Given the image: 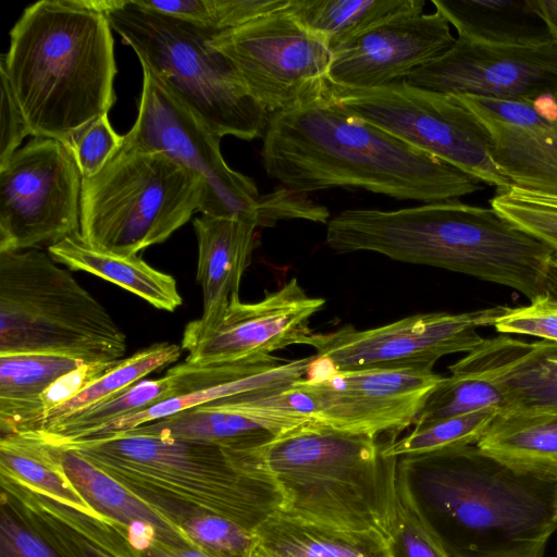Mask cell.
I'll list each match as a JSON object with an SVG mask.
<instances>
[{
    "label": "cell",
    "mask_w": 557,
    "mask_h": 557,
    "mask_svg": "<svg viewBox=\"0 0 557 557\" xmlns=\"http://www.w3.org/2000/svg\"><path fill=\"white\" fill-rule=\"evenodd\" d=\"M261 157L269 177L307 195L361 188L432 203L484 189L475 177L348 113L326 95L272 114Z\"/></svg>",
    "instance_id": "cell-1"
},
{
    "label": "cell",
    "mask_w": 557,
    "mask_h": 557,
    "mask_svg": "<svg viewBox=\"0 0 557 557\" xmlns=\"http://www.w3.org/2000/svg\"><path fill=\"white\" fill-rule=\"evenodd\" d=\"M443 376L433 369L384 368L302 379L312 423L362 434H395L414 423Z\"/></svg>",
    "instance_id": "cell-16"
},
{
    "label": "cell",
    "mask_w": 557,
    "mask_h": 557,
    "mask_svg": "<svg viewBox=\"0 0 557 557\" xmlns=\"http://www.w3.org/2000/svg\"><path fill=\"white\" fill-rule=\"evenodd\" d=\"M325 95L348 113L496 187V191L512 186L491 157L486 129L457 95L418 88L405 79L373 89L327 83Z\"/></svg>",
    "instance_id": "cell-10"
},
{
    "label": "cell",
    "mask_w": 557,
    "mask_h": 557,
    "mask_svg": "<svg viewBox=\"0 0 557 557\" xmlns=\"http://www.w3.org/2000/svg\"><path fill=\"white\" fill-rule=\"evenodd\" d=\"M490 203L504 219L557 252V207L533 200L515 186L498 190Z\"/></svg>",
    "instance_id": "cell-39"
},
{
    "label": "cell",
    "mask_w": 557,
    "mask_h": 557,
    "mask_svg": "<svg viewBox=\"0 0 557 557\" xmlns=\"http://www.w3.org/2000/svg\"><path fill=\"white\" fill-rule=\"evenodd\" d=\"M546 341L536 342L508 382L506 405L499 412H557V366L544 357Z\"/></svg>",
    "instance_id": "cell-37"
},
{
    "label": "cell",
    "mask_w": 557,
    "mask_h": 557,
    "mask_svg": "<svg viewBox=\"0 0 557 557\" xmlns=\"http://www.w3.org/2000/svg\"><path fill=\"white\" fill-rule=\"evenodd\" d=\"M188 393V377L176 364L170 368L163 377L141 380L96 405L71 414L45 431L25 434L52 445L77 441L106 423Z\"/></svg>",
    "instance_id": "cell-31"
},
{
    "label": "cell",
    "mask_w": 557,
    "mask_h": 557,
    "mask_svg": "<svg viewBox=\"0 0 557 557\" xmlns=\"http://www.w3.org/2000/svg\"><path fill=\"white\" fill-rule=\"evenodd\" d=\"M424 0H289L286 10L332 49L373 25L399 15L424 13Z\"/></svg>",
    "instance_id": "cell-32"
},
{
    "label": "cell",
    "mask_w": 557,
    "mask_h": 557,
    "mask_svg": "<svg viewBox=\"0 0 557 557\" xmlns=\"http://www.w3.org/2000/svg\"><path fill=\"white\" fill-rule=\"evenodd\" d=\"M203 178L162 152L123 148L83 178L82 237L92 247L133 256L166 240L201 211Z\"/></svg>",
    "instance_id": "cell-9"
},
{
    "label": "cell",
    "mask_w": 557,
    "mask_h": 557,
    "mask_svg": "<svg viewBox=\"0 0 557 557\" xmlns=\"http://www.w3.org/2000/svg\"><path fill=\"white\" fill-rule=\"evenodd\" d=\"M85 364L51 354L0 355L1 436L26 432L40 396L64 374Z\"/></svg>",
    "instance_id": "cell-29"
},
{
    "label": "cell",
    "mask_w": 557,
    "mask_h": 557,
    "mask_svg": "<svg viewBox=\"0 0 557 557\" xmlns=\"http://www.w3.org/2000/svg\"><path fill=\"white\" fill-rule=\"evenodd\" d=\"M0 473L49 496L92 510L64 474L55 446L36 436L14 434L0 437Z\"/></svg>",
    "instance_id": "cell-34"
},
{
    "label": "cell",
    "mask_w": 557,
    "mask_h": 557,
    "mask_svg": "<svg viewBox=\"0 0 557 557\" xmlns=\"http://www.w3.org/2000/svg\"><path fill=\"white\" fill-rule=\"evenodd\" d=\"M494 327L502 334L528 335L557 344V297L543 295L530 305L508 307Z\"/></svg>",
    "instance_id": "cell-41"
},
{
    "label": "cell",
    "mask_w": 557,
    "mask_h": 557,
    "mask_svg": "<svg viewBox=\"0 0 557 557\" xmlns=\"http://www.w3.org/2000/svg\"><path fill=\"white\" fill-rule=\"evenodd\" d=\"M557 296V295H556ZM544 357L557 366V344L546 342L545 348H544Z\"/></svg>",
    "instance_id": "cell-51"
},
{
    "label": "cell",
    "mask_w": 557,
    "mask_h": 557,
    "mask_svg": "<svg viewBox=\"0 0 557 557\" xmlns=\"http://www.w3.org/2000/svg\"><path fill=\"white\" fill-rule=\"evenodd\" d=\"M314 358L315 355L283 361L278 366L268 370L170 398L143 411L106 423L88 432L77 441L97 440L121 434L148 422L223 398L238 395H267L282 392L292 386L295 382L307 376Z\"/></svg>",
    "instance_id": "cell-28"
},
{
    "label": "cell",
    "mask_w": 557,
    "mask_h": 557,
    "mask_svg": "<svg viewBox=\"0 0 557 557\" xmlns=\"http://www.w3.org/2000/svg\"><path fill=\"white\" fill-rule=\"evenodd\" d=\"M197 244V282L202 288V314L225 308L239 296V285L256 245L257 225L231 216L202 214L193 221Z\"/></svg>",
    "instance_id": "cell-21"
},
{
    "label": "cell",
    "mask_w": 557,
    "mask_h": 557,
    "mask_svg": "<svg viewBox=\"0 0 557 557\" xmlns=\"http://www.w3.org/2000/svg\"><path fill=\"white\" fill-rule=\"evenodd\" d=\"M141 557H210L198 548L176 547L153 539L135 547Z\"/></svg>",
    "instance_id": "cell-47"
},
{
    "label": "cell",
    "mask_w": 557,
    "mask_h": 557,
    "mask_svg": "<svg viewBox=\"0 0 557 557\" xmlns=\"http://www.w3.org/2000/svg\"><path fill=\"white\" fill-rule=\"evenodd\" d=\"M121 361L85 364L57 380L40 396L36 406L34 418L28 429L23 434L37 431L44 417L51 409L69 400L87 385L113 369Z\"/></svg>",
    "instance_id": "cell-43"
},
{
    "label": "cell",
    "mask_w": 557,
    "mask_h": 557,
    "mask_svg": "<svg viewBox=\"0 0 557 557\" xmlns=\"http://www.w3.org/2000/svg\"><path fill=\"white\" fill-rule=\"evenodd\" d=\"M498 413V408L486 407L413 426L406 436L392 441L385 448V455L399 458L475 445Z\"/></svg>",
    "instance_id": "cell-36"
},
{
    "label": "cell",
    "mask_w": 557,
    "mask_h": 557,
    "mask_svg": "<svg viewBox=\"0 0 557 557\" xmlns=\"http://www.w3.org/2000/svg\"><path fill=\"white\" fill-rule=\"evenodd\" d=\"M534 110L549 122L557 121V96L544 94L532 100Z\"/></svg>",
    "instance_id": "cell-49"
},
{
    "label": "cell",
    "mask_w": 557,
    "mask_h": 557,
    "mask_svg": "<svg viewBox=\"0 0 557 557\" xmlns=\"http://www.w3.org/2000/svg\"><path fill=\"white\" fill-rule=\"evenodd\" d=\"M141 9L186 22L214 26L213 0H134Z\"/></svg>",
    "instance_id": "cell-46"
},
{
    "label": "cell",
    "mask_w": 557,
    "mask_h": 557,
    "mask_svg": "<svg viewBox=\"0 0 557 557\" xmlns=\"http://www.w3.org/2000/svg\"><path fill=\"white\" fill-rule=\"evenodd\" d=\"M83 177L66 146L34 137L0 164V252L47 249L81 230Z\"/></svg>",
    "instance_id": "cell-12"
},
{
    "label": "cell",
    "mask_w": 557,
    "mask_h": 557,
    "mask_svg": "<svg viewBox=\"0 0 557 557\" xmlns=\"http://www.w3.org/2000/svg\"><path fill=\"white\" fill-rule=\"evenodd\" d=\"M396 474L448 557H543L557 530V483L475 445L399 457Z\"/></svg>",
    "instance_id": "cell-3"
},
{
    "label": "cell",
    "mask_w": 557,
    "mask_h": 557,
    "mask_svg": "<svg viewBox=\"0 0 557 557\" xmlns=\"http://www.w3.org/2000/svg\"><path fill=\"white\" fill-rule=\"evenodd\" d=\"M325 244L337 253L372 251L406 263L510 287L531 301L553 295L557 252L494 209L458 199L393 211L348 209L330 219Z\"/></svg>",
    "instance_id": "cell-2"
},
{
    "label": "cell",
    "mask_w": 557,
    "mask_h": 557,
    "mask_svg": "<svg viewBox=\"0 0 557 557\" xmlns=\"http://www.w3.org/2000/svg\"><path fill=\"white\" fill-rule=\"evenodd\" d=\"M530 2L544 22L552 40L557 44V0H530Z\"/></svg>",
    "instance_id": "cell-48"
},
{
    "label": "cell",
    "mask_w": 557,
    "mask_h": 557,
    "mask_svg": "<svg viewBox=\"0 0 557 557\" xmlns=\"http://www.w3.org/2000/svg\"><path fill=\"white\" fill-rule=\"evenodd\" d=\"M405 81L451 95L524 100L544 94L557 96V44L499 46L457 37L448 51Z\"/></svg>",
    "instance_id": "cell-17"
},
{
    "label": "cell",
    "mask_w": 557,
    "mask_h": 557,
    "mask_svg": "<svg viewBox=\"0 0 557 557\" xmlns=\"http://www.w3.org/2000/svg\"><path fill=\"white\" fill-rule=\"evenodd\" d=\"M396 436L306 423L257 451L280 488L282 513L388 539L398 458L385 448Z\"/></svg>",
    "instance_id": "cell-5"
},
{
    "label": "cell",
    "mask_w": 557,
    "mask_h": 557,
    "mask_svg": "<svg viewBox=\"0 0 557 557\" xmlns=\"http://www.w3.org/2000/svg\"><path fill=\"white\" fill-rule=\"evenodd\" d=\"M325 304L311 297L292 278L257 302L239 296L218 312L201 314L187 323L182 349L184 362L194 366L264 359L292 345H308L313 331L311 317Z\"/></svg>",
    "instance_id": "cell-15"
},
{
    "label": "cell",
    "mask_w": 557,
    "mask_h": 557,
    "mask_svg": "<svg viewBox=\"0 0 557 557\" xmlns=\"http://www.w3.org/2000/svg\"><path fill=\"white\" fill-rule=\"evenodd\" d=\"M48 253L70 270L85 271L119 285L157 309L174 312L183 304L173 276L150 267L137 255L92 247L79 232L50 246Z\"/></svg>",
    "instance_id": "cell-25"
},
{
    "label": "cell",
    "mask_w": 557,
    "mask_h": 557,
    "mask_svg": "<svg viewBox=\"0 0 557 557\" xmlns=\"http://www.w3.org/2000/svg\"><path fill=\"white\" fill-rule=\"evenodd\" d=\"M70 150L83 178L97 175L122 149L124 136L112 128L103 114L63 143Z\"/></svg>",
    "instance_id": "cell-40"
},
{
    "label": "cell",
    "mask_w": 557,
    "mask_h": 557,
    "mask_svg": "<svg viewBox=\"0 0 557 557\" xmlns=\"http://www.w3.org/2000/svg\"><path fill=\"white\" fill-rule=\"evenodd\" d=\"M122 41L181 102L220 137H263L269 112L252 97L212 40L221 32L114 0L106 14Z\"/></svg>",
    "instance_id": "cell-7"
},
{
    "label": "cell",
    "mask_w": 557,
    "mask_h": 557,
    "mask_svg": "<svg viewBox=\"0 0 557 557\" xmlns=\"http://www.w3.org/2000/svg\"><path fill=\"white\" fill-rule=\"evenodd\" d=\"M1 77V137L0 164L4 163L18 148L22 140L32 135L28 124L16 103L5 76Z\"/></svg>",
    "instance_id": "cell-45"
},
{
    "label": "cell",
    "mask_w": 557,
    "mask_h": 557,
    "mask_svg": "<svg viewBox=\"0 0 557 557\" xmlns=\"http://www.w3.org/2000/svg\"><path fill=\"white\" fill-rule=\"evenodd\" d=\"M0 557H78L28 485L0 473Z\"/></svg>",
    "instance_id": "cell-30"
},
{
    "label": "cell",
    "mask_w": 557,
    "mask_h": 557,
    "mask_svg": "<svg viewBox=\"0 0 557 557\" xmlns=\"http://www.w3.org/2000/svg\"><path fill=\"white\" fill-rule=\"evenodd\" d=\"M55 448L63 472L76 492L95 512L117 522L132 544L158 539L171 546L197 548L181 529L117 480L77 451L60 446Z\"/></svg>",
    "instance_id": "cell-20"
},
{
    "label": "cell",
    "mask_w": 557,
    "mask_h": 557,
    "mask_svg": "<svg viewBox=\"0 0 557 557\" xmlns=\"http://www.w3.org/2000/svg\"><path fill=\"white\" fill-rule=\"evenodd\" d=\"M458 37L486 45L530 46L553 41L530 0H432Z\"/></svg>",
    "instance_id": "cell-26"
},
{
    "label": "cell",
    "mask_w": 557,
    "mask_h": 557,
    "mask_svg": "<svg viewBox=\"0 0 557 557\" xmlns=\"http://www.w3.org/2000/svg\"><path fill=\"white\" fill-rule=\"evenodd\" d=\"M250 557H391L377 531L332 528L275 512L253 531Z\"/></svg>",
    "instance_id": "cell-23"
},
{
    "label": "cell",
    "mask_w": 557,
    "mask_h": 557,
    "mask_svg": "<svg viewBox=\"0 0 557 557\" xmlns=\"http://www.w3.org/2000/svg\"><path fill=\"white\" fill-rule=\"evenodd\" d=\"M289 0H213L214 27L221 33L236 29L280 11Z\"/></svg>",
    "instance_id": "cell-44"
},
{
    "label": "cell",
    "mask_w": 557,
    "mask_h": 557,
    "mask_svg": "<svg viewBox=\"0 0 557 557\" xmlns=\"http://www.w3.org/2000/svg\"><path fill=\"white\" fill-rule=\"evenodd\" d=\"M111 24L92 0H40L10 32L0 73L30 133L64 143L115 102Z\"/></svg>",
    "instance_id": "cell-4"
},
{
    "label": "cell",
    "mask_w": 557,
    "mask_h": 557,
    "mask_svg": "<svg viewBox=\"0 0 557 557\" xmlns=\"http://www.w3.org/2000/svg\"><path fill=\"white\" fill-rule=\"evenodd\" d=\"M536 342L499 335L484 341L449 366L450 374L431 393L414 426L472 412L486 407L504 408L508 382L528 358Z\"/></svg>",
    "instance_id": "cell-19"
},
{
    "label": "cell",
    "mask_w": 557,
    "mask_h": 557,
    "mask_svg": "<svg viewBox=\"0 0 557 557\" xmlns=\"http://www.w3.org/2000/svg\"><path fill=\"white\" fill-rule=\"evenodd\" d=\"M471 111L490 136L493 161L512 186L557 197V121L536 112L527 125L516 126Z\"/></svg>",
    "instance_id": "cell-22"
},
{
    "label": "cell",
    "mask_w": 557,
    "mask_h": 557,
    "mask_svg": "<svg viewBox=\"0 0 557 557\" xmlns=\"http://www.w3.org/2000/svg\"><path fill=\"white\" fill-rule=\"evenodd\" d=\"M29 488L58 533L78 557H141L117 522Z\"/></svg>",
    "instance_id": "cell-33"
},
{
    "label": "cell",
    "mask_w": 557,
    "mask_h": 557,
    "mask_svg": "<svg viewBox=\"0 0 557 557\" xmlns=\"http://www.w3.org/2000/svg\"><path fill=\"white\" fill-rule=\"evenodd\" d=\"M507 306L450 313L429 312L368 330L344 325L313 333L308 346L332 372L384 368L433 369L447 355L469 352L483 341L479 329L494 326Z\"/></svg>",
    "instance_id": "cell-14"
},
{
    "label": "cell",
    "mask_w": 557,
    "mask_h": 557,
    "mask_svg": "<svg viewBox=\"0 0 557 557\" xmlns=\"http://www.w3.org/2000/svg\"><path fill=\"white\" fill-rule=\"evenodd\" d=\"M221 138L156 76L143 70L138 114L124 135L123 148L162 152L200 175L206 183L202 214L236 216L258 227L261 195L250 177L224 161Z\"/></svg>",
    "instance_id": "cell-13"
},
{
    "label": "cell",
    "mask_w": 557,
    "mask_h": 557,
    "mask_svg": "<svg viewBox=\"0 0 557 557\" xmlns=\"http://www.w3.org/2000/svg\"><path fill=\"white\" fill-rule=\"evenodd\" d=\"M112 478L181 529L198 549L210 557H250L253 532L151 484L125 476Z\"/></svg>",
    "instance_id": "cell-27"
},
{
    "label": "cell",
    "mask_w": 557,
    "mask_h": 557,
    "mask_svg": "<svg viewBox=\"0 0 557 557\" xmlns=\"http://www.w3.org/2000/svg\"><path fill=\"white\" fill-rule=\"evenodd\" d=\"M126 335L70 271L39 249L0 252V355L124 359Z\"/></svg>",
    "instance_id": "cell-8"
},
{
    "label": "cell",
    "mask_w": 557,
    "mask_h": 557,
    "mask_svg": "<svg viewBox=\"0 0 557 557\" xmlns=\"http://www.w3.org/2000/svg\"><path fill=\"white\" fill-rule=\"evenodd\" d=\"M181 352L182 347L172 343H157L135 352L69 400L51 409L35 432L45 431L71 414L124 391L149 373L177 361Z\"/></svg>",
    "instance_id": "cell-35"
},
{
    "label": "cell",
    "mask_w": 557,
    "mask_h": 557,
    "mask_svg": "<svg viewBox=\"0 0 557 557\" xmlns=\"http://www.w3.org/2000/svg\"><path fill=\"white\" fill-rule=\"evenodd\" d=\"M449 25L435 11L399 15L355 34L331 49L327 83L373 89L406 79L453 47Z\"/></svg>",
    "instance_id": "cell-18"
},
{
    "label": "cell",
    "mask_w": 557,
    "mask_h": 557,
    "mask_svg": "<svg viewBox=\"0 0 557 557\" xmlns=\"http://www.w3.org/2000/svg\"><path fill=\"white\" fill-rule=\"evenodd\" d=\"M294 219L327 224L330 212L325 206L314 202L307 194L294 191L283 185L260 196L258 227H272L280 221Z\"/></svg>",
    "instance_id": "cell-42"
},
{
    "label": "cell",
    "mask_w": 557,
    "mask_h": 557,
    "mask_svg": "<svg viewBox=\"0 0 557 557\" xmlns=\"http://www.w3.org/2000/svg\"><path fill=\"white\" fill-rule=\"evenodd\" d=\"M77 451L111 476L157 486L253 532L281 510L282 494L256 448L127 431L55 445Z\"/></svg>",
    "instance_id": "cell-6"
},
{
    "label": "cell",
    "mask_w": 557,
    "mask_h": 557,
    "mask_svg": "<svg viewBox=\"0 0 557 557\" xmlns=\"http://www.w3.org/2000/svg\"><path fill=\"white\" fill-rule=\"evenodd\" d=\"M212 45L234 65L270 115L323 98L332 52L286 7L215 36Z\"/></svg>",
    "instance_id": "cell-11"
},
{
    "label": "cell",
    "mask_w": 557,
    "mask_h": 557,
    "mask_svg": "<svg viewBox=\"0 0 557 557\" xmlns=\"http://www.w3.org/2000/svg\"><path fill=\"white\" fill-rule=\"evenodd\" d=\"M521 190L523 191V194L525 196H528L529 198H531L533 200H536L539 202H542V203H545L548 206L557 207V197H555V196L542 195V194L523 190V189H521Z\"/></svg>",
    "instance_id": "cell-50"
},
{
    "label": "cell",
    "mask_w": 557,
    "mask_h": 557,
    "mask_svg": "<svg viewBox=\"0 0 557 557\" xmlns=\"http://www.w3.org/2000/svg\"><path fill=\"white\" fill-rule=\"evenodd\" d=\"M388 545L391 557H448L397 474Z\"/></svg>",
    "instance_id": "cell-38"
},
{
    "label": "cell",
    "mask_w": 557,
    "mask_h": 557,
    "mask_svg": "<svg viewBox=\"0 0 557 557\" xmlns=\"http://www.w3.org/2000/svg\"><path fill=\"white\" fill-rule=\"evenodd\" d=\"M475 446L516 472L557 483V412H499Z\"/></svg>",
    "instance_id": "cell-24"
}]
</instances>
